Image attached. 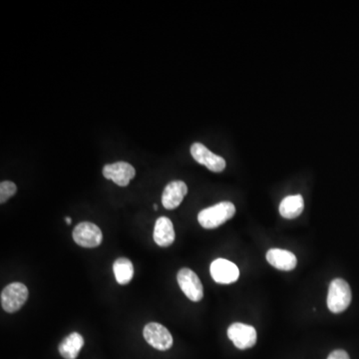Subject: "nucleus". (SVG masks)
I'll list each match as a JSON object with an SVG mask.
<instances>
[{"mask_svg": "<svg viewBox=\"0 0 359 359\" xmlns=\"http://www.w3.org/2000/svg\"><path fill=\"white\" fill-rule=\"evenodd\" d=\"M235 214V205L231 202H221L199 212L198 221L203 228L211 230L225 224Z\"/></svg>", "mask_w": 359, "mask_h": 359, "instance_id": "f257e3e1", "label": "nucleus"}, {"mask_svg": "<svg viewBox=\"0 0 359 359\" xmlns=\"http://www.w3.org/2000/svg\"><path fill=\"white\" fill-rule=\"evenodd\" d=\"M351 290L349 283L342 278H335L329 285L328 310L333 313L344 312L351 303Z\"/></svg>", "mask_w": 359, "mask_h": 359, "instance_id": "f03ea898", "label": "nucleus"}, {"mask_svg": "<svg viewBox=\"0 0 359 359\" xmlns=\"http://www.w3.org/2000/svg\"><path fill=\"white\" fill-rule=\"evenodd\" d=\"M28 289L22 283H13L1 292V306L6 312H18L28 299Z\"/></svg>", "mask_w": 359, "mask_h": 359, "instance_id": "7ed1b4c3", "label": "nucleus"}, {"mask_svg": "<svg viewBox=\"0 0 359 359\" xmlns=\"http://www.w3.org/2000/svg\"><path fill=\"white\" fill-rule=\"evenodd\" d=\"M73 240L83 248H97L101 244L103 235L99 226L90 222H82L73 231Z\"/></svg>", "mask_w": 359, "mask_h": 359, "instance_id": "20e7f679", "label": "nucleus"}, {"mask_svg": "<svg viewBox=\"0 0 359 359\" xmlns=\"http://www.w3.org/2000/svg\"><path fill=\"white\" fill-rule=\"evenodd\" d=\"M144 338L151 347L158 351H168L173 345V336L162 324L150 322L146 324L143 331Z\"/></svg>", "mask_w": 359, "mask_h": 359, "instance_id": "39448f33", "label": "nucleus"}, {"mask_svg": "<svg viewBox=\"0 0 359 359\" xmlns=\"http://www.w3.org/2000/svg\"><path fill=\"white\" fill-rule=\"evenodd\" d=\"M177 281L185 296L192 301H200L203 297L202 281L192 269H180Z\"/></svg>", "mask_w": 359, "mask_h": 359, "instance_id": "423d86ee", "label": "nucleus"}, {"mask_svg": "<svg viewBox=\"0 0 359 359\" xmlns=\"http://www.w3.org/2000/svg\"><path fill=\"white\" fill-rule=\"evenodd\" d=\"M228 336L235 347L248 349L257 344V331L248 324L235 322L228 328Z\"/></svg>", "mask_w": 359, "mask_h": 359, "instance_id": "0eeeda50", "label": "nucleus"}, {"mask_svg": "<svg viewBox=\"0 0 359 359\" xmlns=\"http://www.w3.org/2000/svg\"><path fill=\"white\" fill-rule=\"evenodd\" d=\"M191 154L199 164L207 167L212 172L221 173L225 170L226 160L214 154L203 144L194 143L191 146Z\"/></svg>", "mask_w": 359, "mask_h": 359, "instance_id": "6e6552de", "label": "nucleus"}, {"mask_svg": "<svg viewBox=\"0 0 359 359\" xmlns=\"http://www.w3.org/2000/svg\"><path fill=\"white\" fill-rule=\"evenodd\" d=\"M103 176L106 179L112 180L120 187H127L136 176V170L131 164L127 162H117L109 164L103 168Z\"/></svg>", "mask_w": 359, "mask_h": 359, "instance_id": "1a4fd4ad", "label": "nucleus"}, {"mask_svg": "<svg viewBox=\"0 0 359 359\" xmlns=\"http://www.w3.org/2000/svg\"><path fill=\"white\" fill-rule=\"evenodd\" d=\"M211 274L216 283L230 285L239 280L240 271L234 262L225 258H217L212 262Z\"/></svg>", "mask_w": 359, "mask_h": 359, "instance_id": "9d476101", "label": "nucleus"}, {"mask_svg": "<svg viewBox=\"0 0 359 359\" xmlns=\"http://www.w3.org/2000/svg\"><path fill=\"white\" fill-rule=\"evenodd\" d=\"M187 193L186 183L183 181H173L164 189L162 195V203L167 210H173L179 207Z\"/></svg>", "mask_w": 359, "mask_h": 359, "instance_id": "9b49d317", "label": "nucleus"}, {"mask_svg": "<svg viewBox=\"0 0 359 359\" xmlns=\"http://www.w3.org/2000/svg\"><path fill=\"white\" fill-rule=\"evenodd\" d=\"M154 241L158 246L167 248L175 242V230L172 221L167 217H161L156 221L153 234Z\"/></svg>", "mask_w": 359, "mask_h": 359, "instance_id": "f8f14e48", "label": "nucleus"}, {"mask_svg": "<svg viewBox=\"0 0 359 359\" xmlns=\"http://www.w3.org/2000/svg\"><path fill=\"white\" fill-rule=\"evenodd\" d=\"M267 260L280 271H292L297 267V260L294 253L281 249H271L267 253Z\"/></svg>", "mask_w": 359, "mask_h": 359, "instance_id": "ddd939ff", "label": "nucleus"}, {"mask_svg": "<svg viewBox=\"0 0 359 359\" xmlns=\"http://www.w3.org/2000/svg\"><path fill=\"white\" fill-rule=\"evenodd\" d=\"M303 209L305 201L301 195L287 196L281 201L280 205L281 217L287 219H296L301 216Z\"/></svg>", "mask_w": 359, "mask_h": 359, "instance_id": "4468645a", "label": "nucleus"}, {"mask_svg": "<svg viewBox=\"0 0 359 359\" xmlns=\"http://www.w3.org/2000/svg\"><path fill=\"white\" fill-rule=\"evenodd\" d=\"M83 345V336L78 333H72L59 344V352L65 359H76Z\"/></svg>", "mask_w": 359, "mask_h": 359, "instance_id": "2eb2a0df", "label": "nucleus"}, {"mask_svg": "<svg viewBox=\"0 0 359 359\" xmlns=\"http://www.w3.org/2000/svg\"><path fill=\"white\" fill-rule=\"evenodd\" d=\"M113 272L119 285H125L132 281L134 276V267L131 260L126 258H119L114 262Z\"/></svg>", "mask_w": 359, "mask_h": 359, "instance_id": "dca6fc26", "label": "nucleus"}, {"mask_svg": "<svg viewBox=\"0 0 359 359\" xmlns=\"http://www.w3.org/2000/svg\"><path fill=\"white\" fill-rule=\"evenodd\" d=\"M17 191V187L10 181H3L0 184V203H4L13 197Z\"/></svg>", "mask_w": 359, "mask_h": 359, "instance_id": "f3484780", "label": "nucleus"}, {"mask_svg": "<svg viewBox=\"0 0 359 359\" xmlns=\"http://www.w3.org/2000/svg\"><path fill=\"white\" fill-rule=\"evenodd\" d=\"M328 359H351L349 358V353L347 351H342V349H337L331 352L329 354Z\"/></svg>", "mask_w": 359, "mask_h": 359, "instance_id": "a211bd4d", "label": "nucleus"}, {"mask_svg": "<svg viewBox=\"0 0 359 359\" xmlns=\"http://www.w3.org/2000/svg\"><path fill=\"white\" fill-rule=\"evenodd\" d=\"M65 222H66V224H68V225H71V224H72V219H71V218H65Z\"/></svg>", "mask_w": 359, "mask_h": 359, "instance_id": "6ab92c4d", "label": "nucleus"}, {"mask_svg": "<svg viewBox=\"0 0 359 359\" xmlns=\"http://www.w3.org/2000/svg\"><path fill=\"white\" fill-rule=\"evenodd\" d=\"M153 208H154V210H158V206L157 205L153 206Z\"/></svg>", "mask_w": 359, "mask_h": 359, "instance_id": "aec40b11", "label": "nucleus"}]
</instances>
